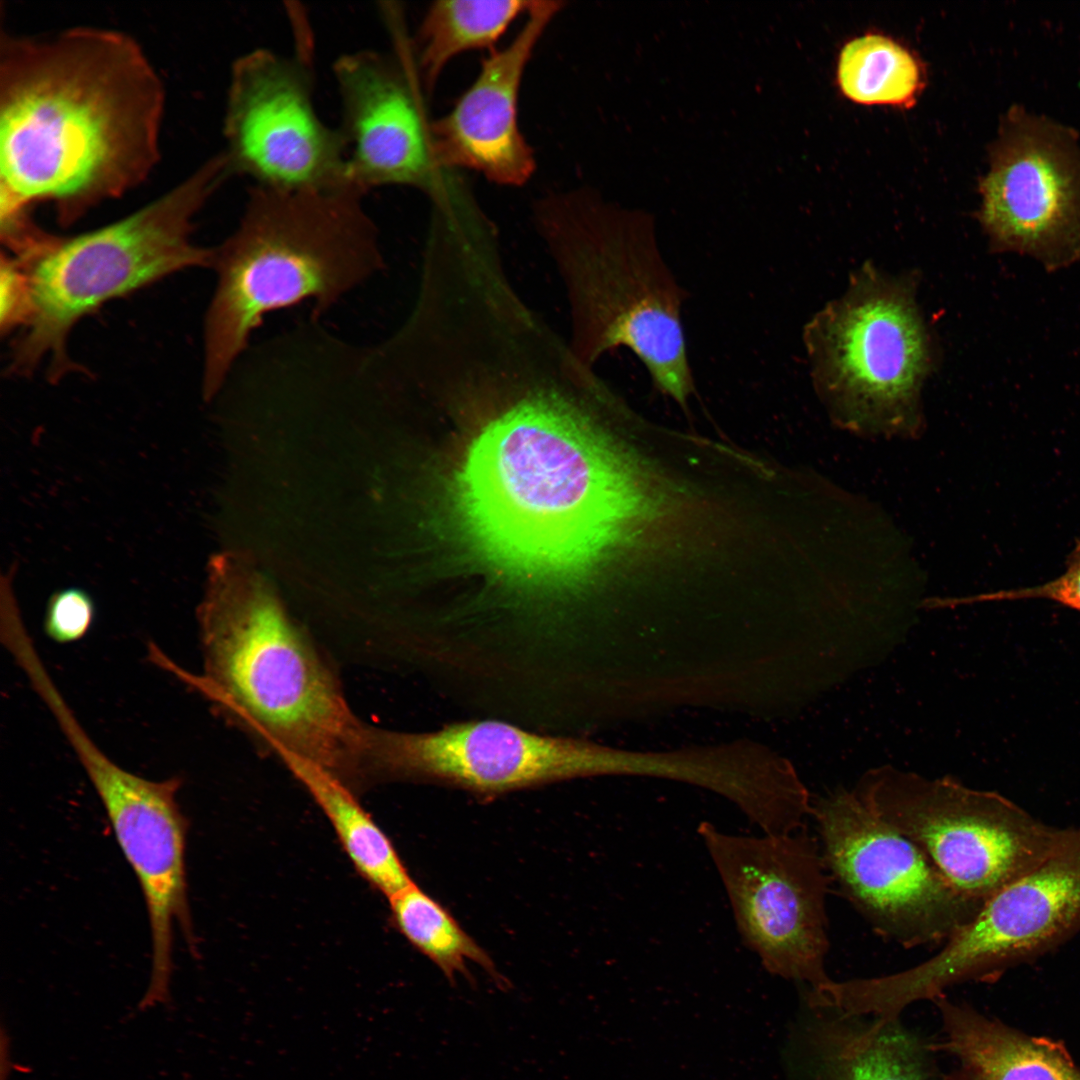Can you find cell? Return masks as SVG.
Returning <instances> with one entry per match:
<instances>
[{
    "label": "cell",
    "mask_w": 1080,
    "mask_h": 1080,
    "mask_svg": "<svg viewBox=\"0 0 1080 1080\" xmlns=\"http://www.w3.org/2000/svg\"><path fill=\"white\" fill-rule=\"evenodd\" d=\"M610 391L565 344L507 355L502 402L467 451L455 498L474 549L519 590L579 587L666 515V492L596 418Z\"/></svg>",
    "instance_id": "cell-1"
},
{
    "label": "cell",
    "mask_w": 1080,
    "mask_h": 1080,
    "mask_svg": "<svg viewBox=\"0 0 1080 1080\" xmlns=\"http://www.w3.org/2000/svg\"><path fill=\"white\" fill-rule=\"evenodd\" d=\"M161 77L127 33L0 36V212L50 203L69 226L160 160Z\"/></svg>",
    "instance_id": "cell-2"
},
{
    "label": "cell",
    "mask_w": 1080,
    "mask_h": 1080,
    "mask_svg": "<svg viewBox=\"0 0 1080 1080\" xmlns=\"http://www.w3.org/2000/svg\"><path fill=\"white\" fill-rule=\"evenodd\" d=\"M197 617L202 673L150 643L154 664L277 756L316 763L351 788L362 780L370 725L353 713L335 672L272 586L216 564Z\"/></svg>",
    "instance_id": "cell-3"
},
{
    "label": "cell",
    "mask_w": 1080,
    "mask_h": 1080,
    "mask_svg": "<svg viewBox=\"0 0 1080 1080\" xmlns=\"http://www.w3.org/2000/svg\"><path fill=\"white\" fill-rule=\"evenodd\" d=\"M363 197L249 187L237 226L214 248L216 285L203 326L205 400L220 393L268 314L308 301L321 319L384 270Z\"/></svg>",
    "instance_id": "cell-4"
},
{
    "label": "cell",
    "mask_w": 1080,
    "mask_h": 1080,
    "mask_svg": "<svg viewBox=\"0 0 1080 1080\" xmlns=\"http://www.w3.org/2000/svg\"><path fill=\"white\" fill-rule=\"evenodd\" d=\"M533 222L565 290L576 356L594 367L625 348L685 407L695 391L682 318L687 293L652 223L580 191L537 199Z\"/></svg>",
    "instance_id": "cell-5"
},
{
    "label": "cell",
    "mask_w": 1080,
    "mask_h": 1080,
    "mask_svg": "<svg viewBox=\"0 0 1080 1080\" xmlns=\"http://www.w3.org/2000/svg\"><path fill=\"white\" fill-rule=\"evenodd\" d=\"M232 175L220 152L137 211L93 231L57 237L35 260L22 263L31 313L13 343L8 371L30 375L45 364L46 376L57 382L75 370L67 339L85 315L175 272L211 268L215 250L192 241L194 218Z\"/></svg>",
    "instance_id": "cell-6"
},
{
    "label": "cell",
    "mask_w": 1080,
    "mask_h": 1080,
    "mask_svg": "<svg viewBox=\"0 0 1080 1080\" xmlns=\"http://www.w3.org/2000/svg\"><path fill=\"white\" fill-rule=\"evenodd\" d=\"M803 338L816 390L840 426L873 436L921 432L932 347L909 282L863 266Z\"/></svg>",
    "instance_id": "cell-7"
},
{
    "label": "cell",
    "mask_w": 1080,
    "mask_h": 1080,
    "mask_svg": "<svg viewBox=\"0 0 1080 1080\" xmlns=\"http://www.w3.org/2000/svg\"><path fill=\"white\" fill-rule=\"evenodd\" d=\"M854 792L915 843L958 892L982 905L1041 862L1065 830L999 793L949 778L882 768L863 776Z\"/></svg>",
    "instance_id": "cell-8"
},
{
    "label": "cell",
    "mask_w": 1080,
    "mask_h": 1080,
    "mask_svg": "<svg viewBox=\"0 0 1080 1080\" xmlns=\"http://www.w3.org/2000/svg\"><path fill=\"white\" fill-rule=\"evenodd\" d=\"M697 831L744 945L772 974L811 989L829 982L826 899L832 880L819 841L805 827L747 836L702 822Z\"/></svg>",
    "instance_id": "cell-9"
},
{
    "label": "cell",
    "mask_w": 1080,
    "mask_h": 1080,
    "mask_svg": "<svg viewBox=\"0 0 1080 1080\" xmlns=\"http://www.w3.org/2000/svg\"><path fill=\"white\" fill-rule=\"evenodd\" d=\"M827 871L881 937L904 948L944 943L983 906L958 892L910 839L854 791L812 803Z\"/></svg>",
    "instance_id": "cell-10"
},
{
    "label": "cell",
    "mask_w": 1080,
    "mask_h": 1080,
    "mask_svg": "<svg viewBox=\"0 0 1080 1080\" xmlns=\"http://www.w3.org/2000/svg\"><path fill=\"white\" fill-rule=\"evenodd\" d=\"M314 88L305 51L256 48L233 62L223 119L233 175L277 190H353L344 135L320 117Z\"/></svg>",
    "instance_id": "cell-11"
},
{
    "label": "cell",
    "mask_w": 1080,
    "mask_h": 1080,
    "mask_svg": "<svg viewBox=\"0 0 1080 1080\" xmlns=\"http://www.w3.org/2000/svg\"><path fill=\"white\" fill-rule=\"evenodd\" d=\"M1080 932V826L1066 827L1054 849L990 897L934 956L889 974L885 989L900 1009L935 1000L957 984L992 979Z\"/></svg>",
    "instance_id": "cell-12"
},
{
    "label": "cell",
    "mask_w": 1080,
    "mask_h": 1080,
    "mask_svg": "<svg viewBox=\"0 0 1080 1080\" xmlns=\"http://www.w3.org/2000/svg\"><path fill=\"white\" fill-rule=\"evenodd\" d=\"M94 787L117 842L140 884L151 932V974L139 1003L145 1010L170 1000L173 927L196 952L186 878L188 822L177 801L182 778H143L110 759L65 701L51 709Z\"/></svg>",
    "instance_id": "cell-13"
},
{
    "label": "cell",
    "mask_w": 1080,
    "mask_h": 1080,
    "mask_svg": "<svg viewBox=\"0 0 1080 1080\" xmlns=\"http://www.w3.org/2000/svg\"><path fill=\"white\" fill-rule=\"evenodd\" d=\"M616 769L617 748L500 719L456 722L431 732L371 727L366 757L367 778L438 782L480 795L615 775Z\"/></svg>",
    "instance_id": "cell-14"
},
{
    "label": "cell",
    "mask_w": 1080,
    "mask_h": 1080,
    "mask_svg": "<svg viewBox=\"0 0 1080 1080\" xmlns=\"http://www.w3.org/2000/svg\"><path fill=\"white\" fill-rule=\"evenodd\" d=\"M980 185L992 248L1049 271L1080 260V154L1055 125L1020 115L1004 127Z\"/></svg>",
    "instance_id": "cell-15"
},
{
    "label": "cell",
    "mask_w": 1080,
    "mask_h": 1080,
    "mask_svg": "<svg viewBox=\"0 0 1080 1080\" xmlns=\"http://www.w3.org/2000/svg\"><path fill=\"white\" fill-rule=\"evenodd\" d=\"M347 144L349 186L365 195L406 186L427 195L445 171L435 166L422 85L408 59L375 49L345 53L333 64Z\"/></svg>",
    "instance_id": "cell-16"
},
{
    "label": "cell",
    "mask_w": 1080,
    "mask_h": 1080,
    "mask_svg": "<svg viewBox=\"0 0 1080 1080\" xmlns=\"http://www.w3.org/2000/svg\"><path fill=\"white\" fill-rule=\"evenodd\" d=\"M564 4L530 1L514 39L492 51L453 108L430 122L437 169H470L505 186H521L529 180L535 157L518 125L519 91L537 43Z\"/></svg>",
    "instance_id": "cell-17"
},
{
    "label": "cell",
    "mask_w": 1080,
    "mask_h": 1080,
    "mask_svg": "<svg viewBox=\"0 0 1080 1080\" xmlns=\"http://www.w3.org/2000/svg\"><path fill=\"white\" fill-rule=\"evenodd\" d=\"M933 1002L943 1030L936 1047L957 1061L943 1080H1080L1062 1042L1021 1032L945 994Z\"/></svg>",
    "instance_id": "cell-18"
},
{
    "label": "cell",
    "mask_w": 1080,
    "mask_h": 1080,
    "mask_svg": "<svg viewBox=\"0 0 1080 1080\" xmlns=\"http://www.w3.org/2000/svg\"><path fill=\"white\" fill-rule=\"evenodd\" d=\"M830 1015L815 1032L824 1080H932L922 1046L898 1020Z\"/></svg>",
    "instance_id": "cell-19"
},
{
    "label": "cell",
    "mask_w": 1080,
    "mask_h": 1080,
    "mask_svg": "<svg viewBox=\"0 0 1080 1080\" xmlns=\"http://www.w3.org/2000/svg\"><path fill=\"white\" fill-rule=\"evenodd\" d=\"M322 809L356 870L388 899L412 879L387 835L336 775L298 756L278 755Z\"/></svg>",
    "instance_id": "cell-20"
},
{
    "label": "cell",
    "mask_w": 1080,
    "mask_h": 1080,
    "mask_svg": "<svg viewBox=\"0 0 1080 1080\" xmlns=\"http://www.w3.org/2000/svg\"><path fill=\"white\" fill-rule=\"evenodd\" d=\"M530 1H436L427 9L416 35L415 70L422 88L431 92L455 56L488 48L510 24L526 13Z\"/></svg>",
    "instance_id": "cell-21"
},
{
    "label": "cell",
    "mask_w": 1080,
    "mask_h": 1080,
    "mask_svg": "<svg viewBox=\"0 0 1080 1080\" xmlns=\"http://www.w3.org/2000/svg\"><path fill=\"white\" fill-rule=\"evenodd\" d=\"M392 919L400 933L433 961L454 983L456 974L471 980L467 962L480 965L501 988L509 983L488 954L459 926L451 914L415 883L389 899Z\"/></svg>",
    "instance_id": "cell-22"
},
{
    "label": "cell",
    "mask_w": 1080,
    "mask_h": 1080,
    "mask_svg": "<svg viewBox=\"0 0 1080 1080\" xmlns=\"http://www.w3.org/2000/svg\"><path fill=\"white\" fill-rule=\"evenodd\" d=\"M842 92L862 104L908 107L921 88L920 67L902 45L880 34L847 42L838 61Z\"/></svg>",
    "instance_id": "cell-23"
},
{
    "label": "cell",
    "mask_w": 1080,
    "mask_h": 1080,
    "mask_svg": "<svg viewBox=\"0 0 1080 1080\" xmlns=\"http://www.w3.org/2000/svg\"><path fill=\"white\" fill-rule=\"evenodd\" d=\"M95 619V604L90 594L78 587L54 592L48 599L43 628L48 638L58 644L83 639Z\"/></svg>",
    "instance_id": "cell-24"
},
{
    "label": "cell",
    "mask_w": 1080,
    "mask_h": 1080,
    "mask_svg": "<svg viewBox=\"0 0 1080 1080\" xmlns=\"http://www.w3.org/2000/svg\"><path fill=\"white\" fill-rule=\"evenodd\" d=\"M981 600L1047 599L1080 611V539L1075 543L1065 571L1046 583L1000 591L980 597Z\"/></svg>",
    "instance_id": "cell-25"
},
{
    "label": "cell",
    "mask_w": 1080,
    "mask_h": 1080,
    "mask_svg": "<svg viewBox=\"0 0 1080 1080\" xmlns=\"http://www.w3.org/2000/svg\"><path fill=\"white\" fill-rule=\"evenodd\" d=\"M0 328L9 333L24 327L30 317L29 280L25 267L12 256L2 254L0 270Z\"/></svg>",
    "instance_id": "cell-26"
}]
</instances>
